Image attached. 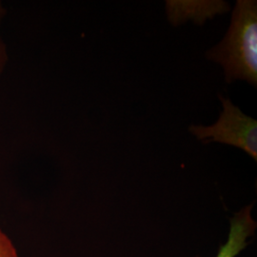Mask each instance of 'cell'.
<instances>
[{
    "label": "cell",
    "mask_w": 257,
    "mask_h": 257,
    "mask_svg": "<svg viewBox=\"0 0 257 257\" xmlns=\"http://www.w3.org/2000/svg\"><path fill=\"white\" fill-rule=\"evenodd\" d=\"M206 57L223 68L226 82L243 80L256 88V0L236 1L227 34Z\"/></svg>",
    "instance_id": "1"
},
{
    "label": "cell",
    "mask_w": 257,
    "mask_h": 257,
    "mask_svg": "<svg viewBox=\"0 0 257 257\" xmlns=\"http://www.w3.org/2000/svg\"><path fill=\"white\" fill-rule=\"evenodd\" d=\"M222 111L218 120L211 126L191 125L189 132L202 141L238 148L257 160V121L245 114L229 97L219 95Z\"/></svg>",
    "instance_id": "2"
},
{
    "label": "cell",
    "mask_w": 257,
    "mask_h": 257,
    "mask_svg": "<svg viewBox=\"0 0 257 257\" xmlns=\"http://www.w3.org/2000/svg\"><path fill=\"white\" fill-rule=\"evenodd\" d=\"M230 4L223 0H167L168 21L179 27L188 21L202 26L208 19L230 12Z\"/></svg>",
    "instance_id": "3"
},
{
    "label": "cell",
    "mask_w": 257,
    "mask_h": 257,
    "mask_svg": "<svg viewBox=\"0 0 257 257\" xmlns=\"http://www.w3.org/2000/svg\"><path fill=\"white\" fill-rule=\"evenodd\" d=\"M252 204L236 212L230 220V234L227 242L221 246L216 257H235L246 248L247 239L254 231L256 223L251 217Z\"/></svg>",
    "instance_id": "4"
},
{
    "label": "cell",
    "mask_w": 257,
    "mask_h": 257,
    "mask_svg": "<svg viewBox=\"0 0 257 257\" xmlns=\"http://www.w3.org/2000/svg\"><path fill=\"white\" fill-rule=\"evenodd\" d=\"M6 14H7V11L5 9L4 5L2 4V2L0 1V78L9 62V50L2 35V26H3Z\"/></svg>",
    "instance_id": "5"
},
{
    "label": "cell",
    "mask_w": 257,
    "mask_h": 257,
    "mask_svg": "<svg viewBox=\"0 0 257 257\" xmlns=\"http://www.w3.org/2000/svg\"><path fill=\"white\" fill-rule=\"evenodd\" d=\"M0 257H19L18 250L9 236L0 229Z\"/></svg>",
    "instance_id": "6"
}]
</instances>
